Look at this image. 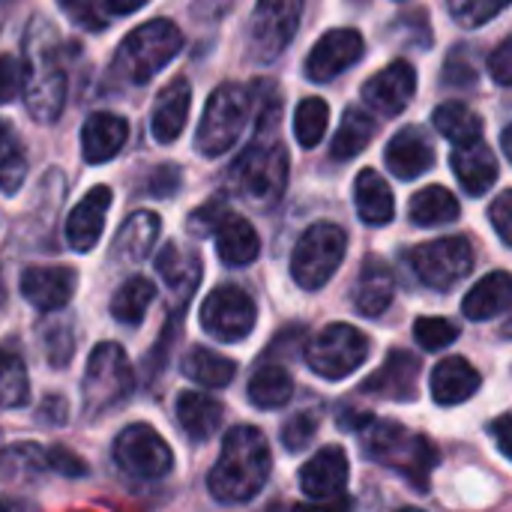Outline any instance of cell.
<instances>
[{"label": "cell", "instance_id": "cb8c5ba5", "mask_svg": "<svg viewBox=\"0 0 512 512\" xmlns=\"http://www.w3.org/2000/svg\"><path fill=\"white\" fill-rule=\"evenodd\" d=\"M189 105H192V87L186 78H174L156 99L153 108V138L159 144H171L180 138V132L186 129V117H189Z\"/></svg>", "mask_w": 512, "mask_h": 512}, {"label": "cell", "instance_id": "277c9868", "mask_svg": "<svg viewBox=\"0 0 512 512\" xmlns=\"http://www.w3.org/2000/svg\"><path fill=\"white\" fill-rule=\"evenodd\" d=\"M183 48V33L168 18H153L135 27L117 48L114 72L129 84H147Z\"/></svg>", "mask_w": 512, "mask_h": 512}, {"label": "cell", "instance_id": "f1b7e54d", "mask_svg": "<svg viewBox=\"0 0 512 512\" xmlns=\"http://www.w3.org/2000/svg\"><path fill=\"white\" fill-rule=\"evenodd\" d=\"M222 405L198 390H186L177 396V423L180 429L192 438V441H207L219 432L222 426Z\"/></svg>", "mask_w": 512, "mask_h": 512}, {"label": "cell", "instance_id": "7bdbcfd3", "mask_svg": "<svg viewBox=\"0 0 512 512\" xmlns=\"http://www.w3.org/2000/svg\"><path fill=\"white\" fill-rule=\"evenodd\" d=\"M315 432H318V417H315V414L303 411V414L291 417V420L285 423V429H282L285 450H288V453H297V450L309 447V441L315 438Z\"/></svg>", "mask_w": 512, "mask_h": 512}, {"label": "cell", "instance_id": "ba28073f", "mask_svg": "<svg viewBox=\"0 0 512 512\" xmlns=\"http://www.w3.org/2000/svg\"><path fill=\"white\" fill-rule=\"evenodd\" d=\"M249 120V93L240 87V84H222L207 108H204V117L198 123V132H195V147L201 156H222L225 150H231L243 132Z\"/></svg>", "mask_w": 512, "mask_h": 512}, {"label": "cell", "instance_id": "11a10c76", "mask_svg": "<svg viewBox=\"0 0 512 512\" xmlns=\"http://www.w3.org/2000/svg\"><path fill=\"white\" fill-rule=\"evenodd\" d=\"M105 3V12L108 15H129L135 9H141L147 0H102Z\"/></svg>", "mask_w": 512, "mask_h": 512}, {"label": "cell", "instance_id": "9f6ffc18", "mask_svg": "<svg viewBox=\"0 0 512 512\" xmlns=\"http://www.w3.org/2000/svg\"><path fill=\"white\" fill-rule=\"evenodd\" d=\"M12 153H18V147H15V135H12V129H9V123H3V120H0V162H3V159H9Z\"/></svg>", "mask_w": 512, "mask_h": 512}, {"label": "cell", "instance_id": "74e56055", "mask_svg": "<svg viewBox=\"0 0 512 512\" xmlns=\"http://www.w3.org/2000/svg\"><path fill=\"white\" fill-rule=\"evenodd\" d=\"M27 396H30V381H27L24 360L15 351L0 348V408H21Z\"/></svg>", "mask_w": 512, "mask_h": 512}, {"label": "cell", "instance_id": "6f0895ef", "mask_svg": "<svg viewBox=\"0 0 512 512\" xmlns=\"http://www.w3.org/2000/svg\"><path fill=\"white\" fill-rule=\"evenodd\" d=\"M0 512H33V507L21 498H3L0 501Z\"/></svg>", "mask_w": 512, "mask_h": 512}, {"label": "cell", "instance_id": "83f0119b", "mask_svg": "<svg viewBox=\"0 0 512 512\" xmlns=\"http://www.w3.org/2000/svg\"><path fill=\"white\" fill-rule=\"evenodd\" d=\"M512 309V276L495 270L483 276L462 300V312L468 321H492Z\"/></svg>", "mask_w": 512, "mask_h": 512}, {"label": "cell", "instance_id": "f546056e", "mask_svg": "<svg viewBox=\"0 0 512 512\" xmlns=\"http://www.w3.org/2000/svg\"><path fill=\"white\" fill-rule=\"evenodd\" d=\"M354 204H357V213L366 225H387L393 222L396 216V198H393V189L387 186V180L366 168L357 174V183H354Z\"/></svg>", "mask_w": 512, "mask_h": 512}, {"label": "cell", "instance_id": "ee69618b", "mask_svg": "<svg viewBox=\"0 0 512 512\" xmlns=\"http://www.w3.org/2000/svg\"><path fill=\"white\" fill-rule=\"evenodd\" d=\"M60 6L84 27H96L102 30L108 24V12H105V3L102 0H60Z\"/></svg>", "mask_w": 512, "mask_h": 512}, {"label": "cell", "instance_id": "d590c367", "mask_svg": "<svg viewBox=\"0 0 512 512\" xmlns=\"http://www.w3.org/2000/svg\"><path fill=\"white\" fill-rule=\"evenodd\" d=\"M372 138H375V120L360 108H348L342 117V126L333 138L330 153H333V159H354L369 147Z\"/></svg>", "mask_w": 512, "mask_h": 512}, {"label": "cell", "instance_id": "52a82bcc", "mask_svg": "<svg viewBox=\"0 0 512 512\" xmlns=\"http://www.w3.org/2000/svg\"><path fill=\"white\" fill-rule=\"evenodd\" d=\"M132 387H135V378H132V366H129L126 351L114 342L96 345L90 360H87L84 381H81L84 411L102 414V411L120 405L132 393Z\"/></svg>", "mask_w": 512, "mask_h": 512}, {"label": "cell", "instance_id": "836d02e7", "mask_svg": "<svg viewBox=\"0 0 512 512\" xmlns=\"http://www.w3.org/2000/svg\"><path fill=\"white\" fill-rule=\"evenodd\" d=\"M435 126L456 147L483 141V120H480V114L474 108L462 105V102H444L441 108H435Z\"/></svg>", "mask_w": 512, "mask_h": 512}, {"label": "cell", "instance_id": "7c38bea8", "mask_svg": "<svg viewBox=\"0 0 512 512\" xmlns=\"http://www.w3.org/2000/svg\"><path fill=\"white\" fill-rule=\"evenodd\" d=\"M114 459L135 480H162L171 471V465H174L171 447L162 441V435L156 429H150L144 423L126 426L117 435Z\"/></svg>", "mask_w": 512, "mask_h": 512}, {"label": "cell", "instance_id": "7dc6e473", "mask_svg": "<svg viewBox=\"0 0 512 512\" xmlns=\"http://www.w3.org/2000/svg\"><path fill=\"white\" fill-rule=\"evenodd\" d=\"M489 219H492V225H495V231H498V237L512 246V189L510 192H501L495 201H492V207H489Z\"/></svg>", "mask_w": 512, "mask_h": 512}, {"label": "cell", "instance_id": "60d3db41", "mask_svg": "<svg viewBox=\"0 0 512 512\" xmlns=\"http://www.w3.org/2000/svg\"><path fill=\"white\" fill-rule=\"evenodd\" d=\"M414 339L426 348V351H441L450 348L459 339V327L447 318H417L414 324Z\"/></svg>", "mask_w": 512, "mask_h": 512}, {"label": "cell", "instance_id": "f6af8a7d", "mask_svg": "<svg viewBox=\"0 0 512 512\" xmlns=\"http://www.w3.org/2000/svg\"><path fill=\"white\" fill-rule=\"evenodd\" d=\"M72 330L66 324H57L45 333V354L51 360V366H66L72 360Z\"/></svg>", "mask_w": 512, "mask_h": 512}, {"label": "cell", "instance_id": "e0dca14e", "mask_svg": "<svg viewBox=\"0 0 512 512\" xmlns=\"http://www.w3.org/2000/svg\"><path fill=\"white\" fill-rule=\"evenodd\" d=\"M348 456L342 447H324L318 450L300 471V486L312 501H330L345 495L348 486Z\"/></svg>", "mask_w": 512, "mask_h": 512}, {"label": "cell", "instance_id": "7402d4cb", "mask_svg": "<svg viewBox=\"0 0 512 512\" xmlns=\"http://www.w3.org/2000/svg\"><path fill=\"white\" fill-rule=\"evenodd\" d=\"M483 384V375L465 360V357H447L432 369L429 387H432V399L438 405H462L468 402Z\"/></svg>", "mask_w": 512, "mask_h": 512}, {"label": "cell", "instance_id": "f35d334b", "mask_svg": "<svg viewBox=\"0 0 512 512\" xmlns=\"http://www.w3.org/2000/svg\"><path fill=\"white\" fill-rule=\"evenodd\" d=\"M327 120H330V108H327L324 99H318V96L303 99L297 105V114H294V135H297V141L306 150L315 147L324 138V132H327Z\"/></svg>", "mask_w": 512, "mask_h": 512}, {"label": "cell", "instance_id": "5b68a950", "mask_svg": "<svg viewBox=\"0 0 512 512\" xmlns=\"http://www.w3.org/2000/svg\"><path fill=\"white\" fill-rule=\"evenodd\" d=\"M231 189L255 207H270L288 186V153L276 141L258 138L249 144L228 171Z\"/></svg>", "mask_w": 512, "mask_h": 512}, {"label": "cell", "instance_id": "e575fe53", "mask_svg": "<svg viewBox=\"0 0 512 512\" xmlns=\"http://www.w3.org/2000/svg\"><path fill=\"white\" fill-rule=\"evenodd\" d=\"M294 396V381L282 366H261L249 381V402L261 411H276Z\"/></svg>", "mask_w": 512, "mask_h": 512}, {"label": "cell", "instance_id": "2e32d148", "mask_svg": "<svg viewBox=\"0 0 512 512\" xmlns=\"http://www.w3.org/2000/svg\"><path fill=\"white\" fill-rule=\"evenodd\" d=\"M420 384V363L411 351H390L387 360L375 375L363 381V393L375 399H393V402H414Z\"/></svg>", "mask_w": 512, "mask_h": 512}, {"label": "cell", "instance_id": "ffe728a7", "mask_svg": "<svg viewBox=\"0 0 512 512\" xmlns=\"http://www.w3.org/2000/svg\"><path fill=\"white\" fill-rule=\"evenodd\" d=\"M126 135H129V123L120 114L99 111V114L87 117V123L81 129V153H84V162L102 165V162L114 159L123 150Z\"/></svg>", "mask_w": 512, "mask_h": 512}, {"label": "cell", "instance_id": "8fae6325", "mask_svg": "<svg viewBox=\"0 0 512 512\" xmlns=\"http://www.w3.org/2000/svg\"><path fill=\"white\" fill-rule=\"evenodd\" d=\"M303 15V0H258L249 27L252 57L261 63L276 60L294 39Z\"/></svg>", "mask_w": 512, "mask_h": 512}, {"label": "cell", "instance_id": "9c48e42d", "mask_svg": "<svg viewBox=\"0 0 512 512\" xmlns=\"http://www.w3.org/2000/svg\"><path fill=\"white\" fill-rule=\"evenodd\" d=\"M372 342L354 324H330L306 345V363L327 381H342L369 360Z\"/></svg>", "mask_w": 512, "mask_h": 512}, {"label": "cell", "instance_id": "8d00e7d4", "mask_svg": "<svg viewBox=\"0 0 512 512\" xmlns=\"http://www.w3.org/2000/svg\"><path fill=\"white\" fill-rule=\"evenodd\" d=\"M153 297H156V288H153L150 279H144V276L126 279V282L117 288L114 300H111V315H114V321H120V324H126V327L138 324V321L147 315Z\"/></svg>", "mask_w": 512, "mask_h": 512}, {"label": "cell", "instance_id": "94428289", "mask_svg": "<svg viewBox=\"0 0 512 512\" xmlns=\"http://www.w3.org/2000/svg\"><path fill=\"white\" fill-rule=\"evenodd\" d=\"M399 512H426V510H417V507H405V510H399Z\"/></svg>", "mask_w": 512, "mask_h": 512}, {"label": "cell", "instance_id": "9a60e30c", "mask_svg": "<svg viewBox=\"0 0 512 512\" xmlns=\"http://www.w3.org/2000/svg\"><path fill=\"white\" fill-rule=\"evenodd\" d=\"M414 90H417L414 66L405 60H393L387 69H381L363 84V99L375 114L396 117L408 108V102L414 99Z\"/></svg>", "mask_w": 512, "mask_h": 512}, {"label": "cell", "instance_id": "681fc988", "mask_svg": "<svg viewBox=\"0 0 512 512\" xmlns=\"http://www.w3.org/2000/svg\"><path fill=\"white\" fill-rule=\"evenodd\" d=\"M489 75L504 84V87H512V36L495 48V54L489 57Z\"/></svg>", "mask_w": 512, "mask_h": 512}, {"label": "cell", "instance_id": "c3c4849f", "mask_svg": "<svg viewBox=\"0 0 512 512\" xmlns=\"http://www.w3.org/2000/svg\"><path fill=\"white\" fill-rule=\"evenodd\" d=\"M24 174H27V159L18 150V153H12L9 159L0 162V189L6 195H15L21 189V183H24Z\"/></svg>", "mask_w": 512, "mask_h": 512}, {"label": "cell", "instance_id": "484cf974", "mask_svg": "<svg viewBox=\"0 0 512 512\" xmlns=\"http://www.w3.org/2000/svg\"><path fill=\"white\" fill-rule=\"evenodd\" d=\"M156 273L168 285L171 297L177 303H186L195 294L198 282H201V258L192 249H183L177 243H168L159 252V258H156Z\"/></svg>", "mask_w": 512, "mask_h": 512}, {"label": "cell", "instance_id": "8992f818", "mask_svg": "<svg viewBox=\"0 0 512 512\" xmlns=\"http://www.w3.org/2000/svg\"><path fill=\"white\" fill-rule=\"evenodd\" d=\"M348 252V237L333 222H318L303 231L291 255V276L303 291L324 288L342 267Z\"/></svg>", "mask_w": 512, "mask_h": 512}, {"label": "cell", "instance_id": "bcb514c9", "mask_svg": "<svg viewBox=\"0 0 512 512\" xmlns=\"http://www.w3.org/2000/svg\"><path fill=\"white\" fill-rule=\"evenodd\" d=\"M24 90V63H18L12 54L0 57V105L12 102Z\"/></svg>", "mask_w": 512, "mask_h": 512}, {"label": "cell", "instance_id": "ab89813d", "mask_svg": "<svg viewBox=\"0 0 512 512\" xmlns=\"http://www.w3.org/2000/svg\"><path fill=\"white\" fill-rule=\"evenodd\" d=\"M512 0H447L450 15L462 24V27H483L486 21H492L495 15H501Z\"/></svg>", "mask_w": 512, "mask_h": 512}, {"label": "cell", "instance_id": "f907efd6", "mask_svg": "<svg viewBox=\"0 0 512 512\" xmlns=\"http://www.w3.org/2000/svg\"><path fill=\"white\" fill-rule=\"evenodd\" d=\"M48 468L57 471V474H66V477H81V474L87 471L84 462H81L78 456L66 453V450H51V453H48Z\"/></svg>", "mask_w": 512, "mask_h": 512}, {"label": "cell", "instance_id": "4fadbf2b", "mask_svg": "<svg viewBox=\"0 0 512 512\" xmlns=\"http://www.w3.org/2000/svg\"><path fill=\"white\" fill-rule=\"evenodd\" d=\"M255 318H258L255 300L237 285L216 288L201 306V327L216 342L246 339L255 330Z\"/></svg>", "mask_w": 512, "mask_h": 512}, {"label": "cell", "instance_id": "6da1fadb", "mask_svg": "<svg viewBox=\"0 0 512 512\" xmlns=\"http://www.w3.org/2000/svg\"><path fill=\"white\" fill-rule=\"evenodd\" d=\"M270 465L273 459L264 432L255 426H237L225 435L219 462L207 477L210 495L222 504H246L267 486Z\"/></svg>", "mask_w": 512, "mask_h": 512}, {"label": "cell", "instance_id": "30bf717a", "mask_svg": "<svg viewBox=\"0 0 512 512\" xmlns=\"http://www.w3.org/2000/svg\"><path fill=\"white\" fill-rule=\"evenodd\" d=\"M417 279L432 291L456 288L474 270V246L465 237H441L411 252Z\"/></svg>", "mask_w": 512, "mask_h": 512}, {"label": "cell", "instance_id": "b9f144b4", "mask_svg": "<svg viewBox=\"0 0 512 512\" xmlns=\"http://www.w3.org/2000/svg\"><path fill=\"white\" fill-rule=\"evenodd\" d=\"M48 468V456L45 450L39 447H12L3 459H0V471L9 477V480H21L27 477L30 471H45Z\"/></svg>", "mask_w": 512, "mask_h": 512}, {"label": "cell", "instance_id": "680465c9", "mask_svg": "<svg viewBox=\"0 0 512 512\" xmlns=\"http://www.w3.org/2000/svg\"><path fill=\"white\" fill-rule=\"evenodd\" d=\"M501 147H504V153L510 156V162H512V126L504 129V135H501Z\"/></svg>", "mask_w": 512, "mask_h": 512}, {"label": "cell", "instance_id": "3957f363", "mask_svg": "<svg viewBox=\"0 0 512 512\" xmlns=\"http://www.w3.org/2000/svg\"><path fill=\"white\" fill-rule=\"evenodd\" d=\"M363 447L366 456H372L378 465L399 471L414 489L426 492L432 471L438 465V450L426 435H417L405 429L402 423L390 420H372L363 429Z\"/></svg>", "mask_w": 512, "mask_h": 512}, {"label": "cell", "instance_id": "603a6c76", "mask_svg": "<svg viewBox=\"0 0 512 512\" xmlns=\"http://www.w3.org/2000/svg\"><path fill=\"white\" fill-rule=\"evenodd\" d=\"M213 237H216V252L228 267H246L261 252L258 231L249 225V219H243L231 210L222 213V219L213 228Z\"/></svg>", "mask_w": 512, "mask_h": 512}, {"label": "cell", "instance_id": "4316f807", "mask_svg": "<svg viewBox=\"0 0 512 512\" xmlns=\"http://www.w3.org/2000/svg\"><path fill=\"white\" fill-rule=\"evenodd\" d=\"M393 294H396V282L390 267L381 258H369L354 285V309L366 318H378L390 309Z\"/></svg>", "mask_w": 512, "mask_h": 512}, {"label": "cell", "instance_id": "f5cc1de1", "mask_svg": "<svg viewBox=\"0 0 512 512\" xmlns=\"http://www.w3.org/2000/svg\"><path fill=\"white\" fill-rule=\"evenodd\" d=\"M294 512H354V501L348 495H339V498H330V501L300 504Z\"/></svg>", "mask_w": 512, "mask_h": 512}, {"label": "cell", "instance_id": "4dcf8cb0", "mask_svg": "<svg viewBox=\"0 0 512 512\" xmlns=\"http://www.w3.org/2000/svg\"><path fill=\"white\" fill-rule=\"evenodd\" d=\"M183 372L186 378H192L195 384L207 387V390H222L234 381L237 375V363L228 360L225 354L213 351V348H192L183 360Z\"/></svg>", "mask_w": 512, "mask_h": 512}, {"label": "cell", "instance_id": "5bb4252c", "mask_svg": "<svg viewBox=\"0 0 512 512\" xmlns=\"http://www.w3.org/2000/svg\"><path fill=\"white\" fill-rule=\"evenodd\" d=\"M366 45L363 36L351 27H336L330 33H324L315 48L306 57V78L315 84L333 81L336 75H342L345 69H351L357 60H363Z\"/></svg>", "mask_w": 512, "mask_h": 512}, {"label": "cell", "instance_id": "d6986e66", "mask_svg": "<svg viewBox=\"0 0 512 512\" xmlns=\"http://www.w3.org/2000/svg\"><path fill=\"white\" fill-rule=\"evenodd\" d=\"M75 282V270L69 267H30L21 273V294L39 312H54L72 300Z\"/></svg>", "mask_w": 512, "mask_h": 512}, {"label": "cell", "instance_id": "d4e9b609", "mask_svg": "<svg viewBox=\"0 0 512 512\" xmlns=\"http://www.w3.org/2000/svg\"><path fill=\"white\" fill-rule=\"evenodd\" d=\"M450 165H453V174L459 177L462 189H465L468 195H474V198L486 195V192L492 189V183L498 180L495 153H492L483 141L456 147L453 156H450Z\"/></svg>", "mask_w": 512, "mask_h": 512}, {"label": "cell", "instance_id": "816d5d0a", "mask_svg": "<svg viewBox=\"0 0 512 512\" xmlns=\"http://www.w3.org/2000/svg\"><path fill=\"white\" fill-rule=\"evenodd\" d=\"M489 432H492V438H495L498 450H501L507 459H512V414L498 417V420L489 426Z\"/></svg>", "mask_w": 512, "mask_h": 512}, {"label": "cell", "instance_id": "44dd1931", "mask_svg": "<svg viewBox=\"0 0 512 512\" xmlns=\"http://www.w3.org/2000/svg\"><path fill=\"white\" fill-rule=\"evenodd\" d=\"M384 159H387V168L399 180H417L420 174H426L435 165V150L420 129L408 126L390 138Z\"/></svg>", "mask_w": 512, "mask_h": 512}, {"label": "cell", "instance_id": "ac0fdd59", "mask_svg": "<svg viewBox=\"0 0 512 512\" xmlns=\"http://www.w3.org/2000/svg\"><path fill=\"white\" fill-rule=\"evenodd\" d=\"M111 207V189L108 186H93L69 213L66 219V243L75 252H90L105 228V216Z\"/></svg>", "mask_w": 512, "mask_h": 512}, {"label": "cell", "instance_id": "91938a15", "mask_svg": "<svg viewBox=\"0 0 512 512\" xmlns=\"http://www.w3.org/2000/svg\"><path fill=\"white\" fill-rule=\"evenodd\" d=\"M507 339H512V312H510V318H507V324H504V330H501Z\"/></svg>", "mask_w": 512, "mask_h": 512}, {"label": "cell", "instance_id": "d6a6232c", "mask_svg": "<svg viewBox=\"0 0 512 512\" xmlns=\"http://www.w3.org/2000/svg\"><path fill=\"white\" fill-rule=\"evenodd\" d=\"M459 213H462V207H459L456 195L444 186H426L411 198V222L420 228L456 222Z\"/></svg>", "mask_w": 512, "mask_h": 512}, {"label": "cell", "instance_id": "db71d44e", "mask_svg": "<svg viewBox=\"0 0 512 512\" xmlns=\"http://www.w3.org/2000/svg\"><path fill=\"white\" fill-rule=\"evenodd\" d=\"M177 186H180V177H177V171L168 165V168H159V171H156V177H153V183H150V192H153V195H171Z\"/></svg>", "mask_w": 512, "mask_h": 512}, {"label": "cell", "instance_id": "1f68e13d", "mask_svg": "<svg viewBox=\"0 0 512 512\" xmlns=\"http://www.w3.org/2000/svg\"><path fill=\"white\" fill-rule=\"evenodd\" d=\"M156 237H159V216L150 213V210H141V213H132L120 225L117 240H114V249L126 261H144L150 255Z\"/></svg>", "mask_w": 512, "mask_h": 512}, {"label": "cell", "instance_id": "7a4b0ae2", "mask_svg": "<svg viewBox=\"0 0 512 512\" xmlns=\"http://www.w3.org/2000/svg\"><path fill=\"white\" fill-rule=\"evenodd\" d=\"M24 105L39 123H54L66 102V72L60 39L51 24L33 21L24 42Z\"/></svg>", "mask_w": 512, "mask_h": 512}]
</instances>
